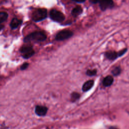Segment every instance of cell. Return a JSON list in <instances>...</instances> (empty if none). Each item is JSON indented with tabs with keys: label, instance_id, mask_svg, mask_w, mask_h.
<instances>
[{
	"label": "cell",
	"instance_id": "1",
	"mask_svg": "<svg viewBox=\"0 0 129 129\" xmlns=\"http://www.w3.org/2000/svg\"><path fill=\"white\" fill-rule=\"evenodd\" d=\"M46 34L41 31H35L27 35L24 39L25 42H28L31 41H43L46 39Z\"/></svg>",
	"mask_w": 129,
	"mask_h": 129
},
{
	"label": "cell",
	"instance_id": "2",
	"mask_svg": "<svg viewBox=\"0 0 129 129\" xmlns=\"http://www.w3.org/2000/svg\"><path fill=\"white\" fill-rule=\"evenodd\" d=\"M47 17V10L44 8H38L35 10L32 14V19L35 22H39Z\"/></svg>",
	"mask_w": 129,
	"mask_h": 129
},
{
	"label": "cell",
	"instance_id": "3",
	"mask_svg": "<svg viewBox=\"0 0 129 129\" xmlns=\"http://www.w3.org/2000/svg\"><path fill=\"white\" fill-rule=\"evenodd\" d=\"M49 15L51 19L56 22H62L65 19V16L64 14L60 11L55 9L51 10L50 11Z\"/></svg>",
	"mask_w": 129,
	"mask_h": 129
},
{
	"label": "cell",
	"instance_id": "4",
	"mask_svg": "<svg viewBox=\"0 0 129 129\" xmlns=\"http://www.w3.org/2000/svg\"><path fill=\"white\" fill-rule=\"evenodd\" d=\"M20 52L23 58L27 59L30 58L34 54V50L32 46L30 44L23 45L20 49Z\"/></svg>",
	"mask_w": 129,
	"mask_h": 129
},
{
	"label": "cell",
	"instance_id": "5",
	"mask_svg": "<svg viewBox=\"0 0 129 129\" xmlns=\"http://www.w3.org/2000/svg\"><path fill=\"white\" fill-rule=\"evenodd\" d=\"M73 35V32L70 30H62L58 32L55 36V39L58 41L64 40L71 37Z\"/></svg>",
	"mask_w": 129,
	"mask_h": 129
},
{
	"label": "cell",
	"instance_id": "6",
	"mask_svg": "<svg viewBox=\"0 0 129 129\" xmlns=\"http://www.w3.org/2000/svg\"><path fill=\"white\" fill-rule=\"evenodd\" d=\"M99 7L102 11H105L108 9H112L114 6V3L112 1L110 0H104V1H99Z\"/></svg>",
	"mask_w": 129,
	"mask_h": 129
},
{
	"label": "cell",
	"instance_id": "7",
	"mask_svg": "<svg viewBox=\"0 0 129 129\" xmlns=\"http://www.w3.org/2000/svg\"><path fill=\"white\" fill-rule=\"evenodd\" d=\"M47 108L44 106L37 105L35 107V113L38 116H44L47 112Z\"/></svg>",
	"mask_w": 129,
	"mask_h": 129
},
{
	"label": "cell",
	"instance_id": "8",
	"mask_svg": "<svg viewBox=\"0 0 129 129\" xmlns=\"http://www.w3.org/2000/svg\"><path fill=\"white\" fill-rule=\"evenodd\" d=\"M105 56L109 60H114L119 57L118 52L115 51H108L105 52Z\"/></svg>",
	"mask_w": 129,
	"mask_h": 129
},
{
	"label": "cell",
	"instance_id": "9",
	"mask_svg": "<svg viewBox=\"0 0 129 129\" xmlns=\"http://www.w3.org/2000/svg\"><path fill=\"white\" fill-rule=\"evenodd\" d=\"M94 82L93 80H90L86 81L83 85L82 88V91L83 92H87L90 90L93 86Z\"/></svg>",
	"mask_w": 129,
	"mask_h": 129
},
{
	"label": "cell",
	"instance_id": "10",
	"mask_svg": "<svg viewBox=\"0 0 129 129\" xmlns=\"http://www.w3.org/2000/svg\"><path fill=\"white\" fill-rule=\"evenodd\" d=\"M113 78L111 76L108 75L103 79L102 84L105 87H109L113 84Z\"/></svg>",
	"mask_w": 129,
	"mask_h": 129
},
{
	"label": "cell",
	"instance_id": "11",
	"mask_svg": "<svg viewBox=\"0 0 129 129\" xmlns=\"http://www.w3.org/2000/svg\"><path fill=\"white\" fill-rule=\"evenodd\" d=\"M22 23V21L21 20L15 18L12 20L10 23V26L12 29H14L17 28Z\"/></svg>",
	"mask_w": 129,
	"mask_h": 129
},
{
	"label": "cell",
	"instance_id": "12",
	"mask_svg": "<svg viewBox=\"0 0 129 129\" xmlns=\"http://www.w3.org/2000/svg\"><path fill=\"white\" fill-rule=\"evenodd\" d=\"M83 12V9L82 8L78 5L76 6L72 11L71 14L74 17H77L78 15H80Z\"/></svg>",
	"mask_w": 129,
	"mask_h": 129
},
{
	"label": "cell",
	"instance_id": "13",
	"mask_svg": "<svg viewBox=\"0 0 129 129\" xmlns=\"http://www.w3.org/2000/svg\"><path fill=\"white\" fill-rule=\"evenodd\" d=\"M121 70L120 67H115L112 71H111V73L113 74V76H117L119 75H120L121 73Z\"/></svg>",
	"mask_w": 129,
	"mask_h": 129
},
{
	"label": "cell",
	"instance_id": "14",
	"mask_svg": "<svg viewBox=\"0 0 129 129\" xmlns=\"http://www.w3.org/2000/svg\"><path fill=\"white\" fill-rule=\"evenodd\" d=\"M8 17V15L6 12H0V23L5 21Z\"/></svg>",
	"mask_w": 129,
	"mask_h": 129
},
{
	"label": "cell",
	"instance_id": "15",
	"mask_svg": "<svg viewBox=\"0 0 129 129\" xmlns=\"http://www.w3.org/2000/svg\"><path fill=\"white\" fill-rule=\"evenodd\" d=\"M80 97V94H79L77 92H73V93H72L71 94V101L72 102H75L76 100H77L78 99H79Z\"/></svg>",
	"mask_w": 129,
	"mask_h": 129
},
{
	"label": "cell",
	"instance_id": "16",
	"mask_svg": "<svg viewBox=\"0 0 129 129\" xmlns=\"http://www.w3.org/2000/svg\"><path fill=\"white\" fill-rule=\"evenodd\" d=\"M97 74V70L96 69H93V70H88L86 72V74L87 75L89 76H94L96 75Z\"/></svg>",
	"mask_w": 129,
	"mask_h": 129
},
{
	"label": "cell",
	"instance_id": "17",
	"mask_svg": "<svg viewBox=\"0 0 129 129\" xmlns=\"http://www.w3.org/2000/svg\"><path fill=\"white\" fill-rule=\"evenodd\" d=\"M127 49L125 48H124V49H123L120 50L119 51H118V54L119 57L121 56L122 55H124V54L126 53V52L127 51Z\"/></svg>",
	"mask_w": 129,
	"mask_h": 129
},
{
	"label": "cell",
	"instance_id": "18",
	"mask_svg": "<svg viewBox=\"0 0 129 129\" xmlns=\"http://www.w3.org/2000/svg\"><path fill=\"white\" fill-rule=\"evenodd\" d=\"M29 66V63L27 62H25L22 64V66L20 67V69L21 70H24L27 68V67Z\"/></svg>",
	"mask_w": 129,
	"mask_h": 129
},
{
	"label": "cell",
	"instance_id": "19",
	"mask_svg": "<svg viewBox=\"0 0 129 129\" xmlns=\"http://www.w3.org/2000/svg\"><path fill=\"white\" fill-rule=\"evenodd\" d=\"M74 2H76V3H84L85 2V0H82V1H73Z\"/></svg>",
	"mask_w": 129,
	"mask_h": 129
},
{
	"label": "cell",
	"instance_id": "20",
	"mask_svg": "<svg viewBox=\"0 0 129 129\" xmlns=\"http://www.w3.org/2000/svg\"><path fill=\"white\" fill-rule=\"evenodd\" d=\"M90 2H91L93 4H96L97 3H98L99 2V1H90Z\"/></svg>",
	"mask_w": 129,
	"mask_h": 129
},
{
	"label": "cell",
	"instance_id": "21",
	"mask_svg": "<svg viewBox=\"0 0 129 129\" xmlns=\"http://www.w3.org/2000/svg\"><path fill=\"white\" fill-rule=\"evenodd\" d=\"M3 27H4V26L3 25H1V24H0V31L3 28Z\"/></svg>",
	"mask_w": 129,
	"mask_h": 129
},
{
	"label": "cell",
	"instance_id": "22",
	"mask_svg": "<svg viewBox=\"0 0 129 129\" xmlns=\"http://www.w3.org/2000/svg\"><path fill=\"white\" fill-rule=\"evenodd\" d=\"M110 129H117V128H116L115 127H110Z\"/></svg>",
	"mask_w": 129,
	"mask_h": 129
}]
</instances>
